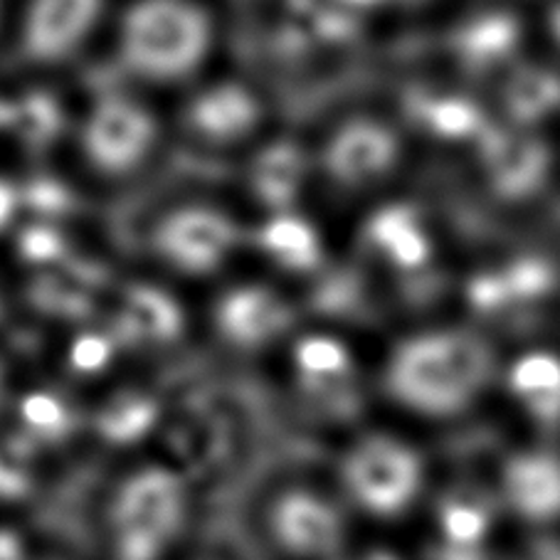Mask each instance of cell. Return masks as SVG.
<instances>
[{
  "label": "cell",
  "instance_id": "6da1fadb",
  "mask_svg": "<svg viewBox=\"0 0 560 560\" xmlns=\"http://www.w3.org/2000/svg\"><path fill=\"white\" fill-rule=\"evenodd\" d=\"M491 375L485 341L465 331L424 334L405 341L388 363V390L405 408L452 415L477 398Z\"/></svg>",
  "mask_w": 560,
  "mask_h": 560
},
{
  "label": "cell",
  "instance_id": "7a4b0ae2",
  "mask_svg": "<svg viewBox=\"0 0 560 560\" xmlns=\"http://www.w3.org/2000/svg\"><path fill=\"white\" fill-rule=\"evenodd\" d=\"M190 491L176 469L149 465L121 481L106 511L112 560H168L186 534Z\"/></svg>",
  "mask_w": 560,
  "mask_h": 560
},
{
  "label": "cell",
  "instance_id": "3957f363",
  "mask_svg": "<svg viewBox=\"0 0 560 560\" xmlns=\"http://www.w3.org/2000/svg\"><path fill=\"white\" fill-rule=\"evenodd\" d=\"M210 43V18L192 0H139L121 21L124 65L153 82L183 80L196 72Z\"/></svg>",
  "mask_w": 560,
  "mask_h": 560
},
{
  "label": "cell",
  "instance_id": "277c9868",
  "mask_svg": "<svg viewBox=\"0 0 560 560\" xmlns=\"http://www.w3.org/2000/svg\"><path fill=\"white\" fill-rule=\"evenodd\" d=\"M422 462L410 444L388 434H369L341 462V485L351 504L373 518H395L422 491Z\"/></svg>",
  "mask_w": 560,
  "mask_h": 560
},
{
  "label": "cell",
  "instance_id": "5b68a950",
  "mask_svg": "<svg viewBox=\"0 0 560 560\" xmlns=\"http://www.w3.org/2000/svg\"><path fill=\"white\" fill-rule=\"evenodd\" d=\"M267 530L279 553L292 560H341L349 538L343 511L306 487L279 491L267 509Z\"/></svg>",
  "mask_w": 560,
  "mask_h": 560
},
{
  "label": "cell",
  "instance_id": "8992f818",
  "mask_svg": "<svg viewBox=\"0 0 560 560\" xmlns=\"http://www.w3.org/2000/svg\"><path fill=\"white\" fill-rule=\"evenodd\" d=\"M156 119L147 106L112 96L92 109L82 129L86 159L104 173H127L149 156L156 141Z\"/></svg>",
  "mask_w": 560,
  "mask_h": 560
},
{
  "label": "cell",
  "instance_id": "52a82bcc",
  "mask_svg": "<svg viewBox=\"0 0 560 560\" xmlns=\"http://www.w3.org/2000/svg\"><path fill=\"white\" fill-rule=\"evenodd\" d=\"M159 255L180 272L206 275L225 262L237 243V225L215 208L173 210L156 228Z\"/></svg>",
  "mask_w": 560,
  "mask_h": 560
},
{
  "label": "cell",
  "instance_id": "ba28073f",
  "mask_svg": "<svg viewBox=\"0 0 560 560\" xmlns=\"http://www.w3.org/2000/svg\"><path fill=\"white\" fill-rule=\"evenodd\" d=\"M398 156L393 131L373 119H353L328 139L324 168L341 186L361 188L381 180Z\"/></svg>",
  "mask_w": 560,
  "mask_h": 560
},
{
  "label": "cell",
  "instance_id": "9c48e42d",
  "mask_svg": "<svg viewBox=\"0 0 560 560\" xmlns=\"http://www.w3.org/2000/svg\"><path fill=\"white\" fill-rule=\"evenodd\" d=\"M102 0H31L23 25V50L35 62H60L92 33Z\"/></svg>",
  "mask_w": 560,
  "mask_h": 560
},
{
  "label": "cell",
  "instance_id": "30bf717a",
  "mask_svg": "<svg viewBox=\"0 0 560 560\" xmlns=\"http://www.w3.org/2000/svg\"><path fill=\"white\" fill-rule=\"evenodd\" d=\"M501 501L530 526L560 521V457L550 452H518L501 469Z\"/></svg>",
  "mask_w": 560,
  "mask_h": 560
},
{
  "label": "cell",
  "instance_id": "8fae6325",
  "mask_svg": "<svg viewBox=\"0 0 560 560\" xmlns=\"http://www.w3.org/2000/svg\"><path fill=\"white\" fill-rule=\"evenodd\" d=\"M215 322L230 343L255 349L277 339L292 322V312L267 287H235L220 299Z\"/></svg>",
  "mask_w": 560,
  "mask_h": 560
},
{
  "label": "cell",
  "instance_id": "7c38bea8",
  "mask_svg": "<svg viewBox=\"0 0 560 560\" xmlns=\"http://www.w3.org/2000/svg\"><path fill=\"white\" fill-rule=\"evenodd\" d=\"M262 117V106L247 86L237 82L212 84L188 106L190 129L215 143L249 137Z\"/></svg>",
  "mask_w": 560,
  "mask_h": 560
},
{
  "label": "cell",
  "instance_id": "4fadbf2b",
  "mask_svg": "<svg viewBox=\"0 0 560 560\" xmlns=\"http://www.w3.org/2000/svg\"><path fill=\"white\" fill-rule=\"evenodd\" d=\"M548 166V151L536 139L516 137V133H497L487 147V168L491 183L506 196H524L544 178Z\"/></svg>",
  "mask_w": 560,
  "mask_h": 560
},
{
  "label": "cell",
  "instance_id": "5bb4252c",
  "mask_svg": "<svg viewBox=\"0 0 560 560\" xmlns=\"http://www.w3.org/2000/svg\"><path fill=\"white\" fill-rule=\"evenodd\" d=\"M306 156L294 141H275L257 153L253 163V190L267 208L287 212L302 192Z\"/></svg>",
  "mask_w": 560,
  "mask_h": 560
},
{
  "label": "cell",
  "instance_id": "9a60e30c",
  "mask_svg": "<svg viewBox=\"0 0 560 560\" xmlns=\"http://www.w3.org/2000/svg\"><path fill=\"white\" fill-rule=\"evenodd\" d=\"M509 388L536 420H560V361L556 355H524L509 373Z\"/></svg>",
  "mask_w": 560,
  "mask_h": 560
},
{
  "label": "cell",
  "instance_id": "2e32d148",
  "mask_svg": "<svg viewBox=\"0 0 560 560\" xmlns=\"http://www.w3.org/2000/svg\"><path fill=\"white\" fill-rule=\"evenodd\" d=\"M259 245L277 265L296 269V272L314 269L322 259V243H318L316 230L292 212H277L259 233Z\"/></svg>",
  "mask_w": 560,
  "mask_h": 560
},
{
  "label": "cell",
  "instance_id": "e0dca14e",
  "mask_svg": "<svg viewBox=\"0 0 560 560\" xmlns=\"http://www.w3.org/2000/svg\"><path fill=\"white\" fill-rule=\"evenodd\" d=\"M371 237L400 267H418L430 255V240L410 208L390 206L381 210L371 222Z\"/></svg>",
  "mask_w": 560,
  "mask_h": 560
},
{
  "label": "cell",
  "instance_id": "ac0fdd59",
  "mask_svg": "<svg viewBox=\"0 0 560 560\" xmlns=\"http://www.w3.org/2000/svg\"><path fill=\"white\" fill-rule=\"evenodd\" d=\"M124 324L137 339L163 343L180 334L183 316L178 304L166 292H159L153 287H137L127 299Z\"/></svg>",
  "mask_w": 560,
  "mask_h": 560
},
{
  "label": "cell",
  "instance_id": "d6986e66",
  "mask_svg": "<svg viewBox=\"0 0 560 560\" xmlns=\"http://www.w3.org/2000/svg\"><path fill=\"white\" fill-rule=\"evenodd\" d=\"M296 369L312 388L331 390L351 375V355L343 343L328 336H308L294 351Z\"/></svg>",
  "mask_w": 560,
  "mask_h": 560
},
{
  "label": "cell",
  "instance_id": "ffe728a7",
  "mask_svg": "<svg viewBox=\"0 0 560 560\" xmlns=\"http://www.w3.org/2000/svg\"><path fill=\"white\" fill-rule=\"evenodd\" d=\"M560 104V80L538 67L518 72L509 86L511 114L521 121H536Z\"/></svg>",
  "mask_w": 560,
  "mask_h": 560
},
{
  "label": "cell",
  "instance_id": "44dd1931",
  "mask_svg": "<svg viewBox=\"0 0 560 560\" xmlns=\"http://www.w3.org/2000/svg\"><path fill=\"white\" fill-rule=\"evenodd\" d=\"M516 43V25L509 15H487L459 35V50L475 65L504 57Z\"/></svg>",
  "mask_w": 560,
  "mask_h": 560
},
{
  "label": "cell",
  "instance_id": "7402d4cb",
  "mask_svg": "<svg viewBox=\"0 0 560 560\" xmlns=\"http://www.w3.org/2000/svg\"><path fill=\"white\" fill-rule=\"evenodd\" d=\"M21 412L27 428L45 440L62 438V434L70 430V422H72L70 408H67L60 398H55V395H47V393L27 395L21 405Z\"/></svg>",
  "mask_w": 560,
  "mask_h": 560
},
{
  "label": "cell",
  "instance_id": "603a6c76",
  "mask_svg": "<svg viewBox=\"0 0 560 560\" xmlns=\"http://www.w3.org/2000/svg\"><path fill=\"white\" fill-rule=\"evenodd\" d=\"M428 114V121L432 131L442 133V137H467L479 129V112L477 106H471L462 100H444L432 106Z\"/></svg>",
  "mask_w": 560,
  "mask_h": 560
},
{
  "label": "cell",
  "instance_id": "cb8c5ba5",
  "mask_svg": "<svg viewBox=\"0 0 560 560\" xmlns=\"http://www.w3.org/2000/svg\"><path fill=\"white\" fill-rule=\"evenodd\" d=\"M153 418V408L149 402L139 400H124L117 408H109L104 412V430L112 434L114 440H129L133 434H141L149 428Z\"/></svg>",
  "mask_w": 560,
  "mask_h": 560
},
{
  "label": "cell",
  "instance_id": "d4e9b609",
  "mask_svg": "<svg viewBox=\"0 0 560 560\" xmlns=\"http://www.w3.org/2000/svg\"><path fill=\"white\" fill-rule=\"evenodd\" d=\"M312 0H243L245 11L255 18L257 23L279 25L294 23L299 15L308 11Z\"/></svg>",
  "mask_w": 560,
  "mask_h": 560
},
{
  "label": "cell",
  "instance_id": "484cf974",
  "mask_svg": "<svg viewBox=\"0 0 560 560\" xmlns=\"http://www.w3.org/2000/svg\"><path fill=\"white\" fill-rule=\"evenodd\" d=\"M106 355H109V346H106L102 339H84L77 343L74 349V363L77 369L82 371H96L100 365L106 361Z\"/></svg>",
  "mask_w": 560,
  "mask_h": 560
},
{
  "label": "cell",
  "instance_id": "4316f807",
  "mask_svg": "<svg viewBox=\"0 0 560 560\" xmlns=\"http://www.w3.org/2000/svg\"><path fill=\"white\" fill-rule=\"evenodd\" d=\"M511 560H560V538H538Z\"/></svg>",
  "mask_w": 560,
  "mask_h": 560
},
{
  "label": "cell",
  "instance_id": "83f0119b",
  "mask_svg": "<svg viewBox=\"0 0 560 560\" xmlns=\"http://www.w3.org/2000/svg\"><path fill=\"white\" fill-rule=\"evenodd\" d=\"M13 190L8 186H0V222H3L8 215H11L13 208Z\"/></svg>",
  "mask_w": 560,
  "mask_h": 560
},
{
  "label": "cell",
  "instance_id": "f1b7e54d",
  "mask_svg": "<svg viewBox=\"0 0 560 560\" xmlns=\"http://www.w3.org/2000/svg\"><path fill=\"white\" fill-rule=\"evenodd\" d=\"M355 560H400V558L388 553V550H371V553H365V556L355 558Z\"/></svg>",
  "mask_w": 560,
  "mask_h": 560
},
{
  "label": "cell",
  "instance_id": "f546056e",
  "mask_svg": "<svg viewBox=\"0 0 560 560\" xmlns=\"http://www.w3.org/2000/svg\"><path fill=\"white\" fill-rule=\"evenodd\" d=\"M550 31H553L556 40L560 43V5H556L553 13H550Z\"/></svg>",
  "mask_w": 560,
  "mask_h": 560
},
{
  "label": "cell",
  "instance_id": "4dcf8cb0",
  "mask_svg": "<svg viewBox=\"0 0 560 560\" xmlns=\"http://www.w3.org/2000/svg\"><path fill=\"white\" fill-rule=\"evenodd\" d=\"M5 393H8V378H5L3 363H0V405H3V400H5Z\"/></svg>",
  "mask_w": 560,
  "mask_h": 560
},
{
  "label": "cell",
  "instance_id": "1f68e13d",
  "mask_svg": "<svg viewBox=\"0 0 560 560\" xmlns=\"http://www.w3.org/2000/svg\"><path fill=\"white\" fill-rule=\"evenodd\" d=\"M346 3H351V5H373V3H378V0H346Z\"/></svg>",
  "mask_w": 560,
  "mask_h": 560
},
{
  "label": "cell",
  "instance_id": "d6a6232c",
  "mask_svg": "<svg viewBox=\"0 0 560 560\" xmlns=\"http://www.w3.org/2000/svg\"><path fill=\"white\" fill-rule=\"evenodd\" d=\"M25 560H52V558H25Z\"/></svg>",
  "mask_w": 560,
  "mask_h": 560
}]
</instances>
